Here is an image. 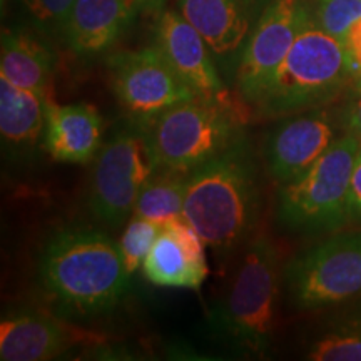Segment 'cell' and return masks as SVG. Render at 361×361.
<instances>
[{
  "label": "cell",
  "mask_w": 361,
  "mask_h": 361,
  "mask_svg": "<svg viewBox=\"0 0 361 361\" xmlns=\"http://www.w3.org/2000/svg\"><path fill=\"white\" fill-rule=\"evenodd\" d=\"M39 283L59 310L94 318L114 310L129 286L119 243L92 228H67L45 243Z\"/></svg>",
  "instance_id": "obj_1"
},
{
  "label": "cell",
  "mask_w": 361,
  "mask_h": 361,
  "mask_svg": "<svg viewBox=\"0 0 361 361\" xmlns=\"http://www.w3.org/2000/svg\"><path fill=\"white\" fill-rule=\"evenodd\" d=\"M259 211L258 168L247 139L189 174L183 219L218 256L246 241Z\"/></svg>",
  "instance_id": "obj_2"
},
{
  "label": "cell",
  "mask_w": 361,
  "mask_h": 361,
  "mask_svg": "<svg viewBox=\"0 0 361 361\" xmlns=\"http://www.w3.org/2000/svg\"><path fill=\"white\" fill-rule=\"evenodd\" d=\"M353 82L345 45L306 20L261 101L259 116H290L328 106Z\"/></svg>",
  "instance_id": "obj_3"
},
{
  "label": "cell",
  "mask_w": 361,
  "mask_h": 361,
  "mask_svg": "<svg viewBox=\"0 0 361 361\" xmlns=\"http://www.w3.org/2000/svg\"><path fill=\"white\" fill-rule=\"evenodd\" d=\"M283 290L279 255L268 238L247 245L229 291L211 313V328L234 348L251 356L268 353Z\"/></svg>",
  "instance_id": "obj_4"
},
{
  "label": "cell",
  "mask_w": 361,
  "mask_h": 361,
  "mask_svg": "<svg viewBox=\"0 0 361 361\" xmlns=\"http://www.w3.org/2000/svg\"><path fill=\"white\" fill-rule=\"evenodd\" d=\"M360 147V135L345 130L310 169L281 184L276 218L286 231L314 236L348 224L351 174Z\"/></svg>",
  "instance_id": "obj_5"
},
{
  "label": "cell",
  "mask_w": 361,
  "mask_h": 361,
  "mask_svg": "<svg viewBox=\"0 0 361 361\" xmlns=\"http://www.w3.org/2000/svg\"><path fill=\"white\" fill-rule=\"evenodd\" d=\"M141 126L156 169L188 174L243 137L239 114L226 97L196 96Z\"/></svg>",
  "instance_id": "obj_6"
},
{
  "label": "cell",
  "mask_w": 361,
  "mask_h": 361,
  "mask_svg": "<svg viewBox=\"0 0 361 361\" xmlns=\"http://www.w3.org/2000/svg\"><path fill=\"white\" fill-rule=\"evenodd\" d=\"M283 291L296 310H322L361 296V229L335 234L283 268Z\"/></svg>",
  "instance_id": "obj_7"
},
{
  "label": "cell",
  "mask_w": 361,
  "mask_h": 361,
  "mask_svg": "<svg viewBox=\"0 0 361 361\" xmlns=\"http://www.w3.org/2000/svg\"><path fill=\"white\" fill-rule=\"evenodd\" d=\"M146 130L130 119L107 139L96 156L89 186V211L109 228L133 216L139 192L156 173Z\"/></svg>",
  "instance_id": "obj_8"
},
{
  "label": "cell",
  "mask_w": 361,
  "mask_h": 361,
  "mask_svg": "<svg viewBox=\"0 0 361 361\" xmlns=\"http://www.w3.org/2000/svg\"><path fill=\"white\" fill-rule=\"evenodd\" d=\"M311 16L310 0H269L239 56L234 84L256 106Z\"/></svg>",
  "instance_id": "obj_9"
},
{
  "label": "cell",
  "mask_w": 361,
  "mask_h": 361,
  "mask_svg": "<svg viewBox=\"0 0 361 361\" xmlns=\"http://www.w3.org/2000/svg\"><path fill=\"white\" fill-rule=\"evenodd\" d=\"M109 74L117 101L139 124H147L161 112L197 96L156 45L112 56Z\"/></svg>",
  "instance_id": "obj_10"
},
{
  "label": "cell",
  "mask_w": 361,
  "mask_h": 361,
  "mask_svg": "<svg viewBox=\"0 0 361 361\" xmlns=\"http://www.w3.org/2000/svg\"><path fill=\"white\" fill-rule=\"evenodd\" d=\"M340 121L326 106L284 116L264 142L263 156L271 178L286 184L310 169L345 133L338 128Z\"/></svg>",
  "instance_id": "obj_11"
},
{
  "label": "cell",
  "mask_w": 361,
  "mask_h": 361,
  "mask_svg": "<svg viewBox=\"0 0 361 361\" xmlns=\"http://www.w3.org/2000/svg\"><path fill=\"white\" fill-rule=\"evenodd\" d=\"M269 0H176L180 16L200 32L226 72L239 56Z\"/></svg>",
  "instance_id": "obj_12"
},
{
  "label": "cell",
  "mask_w": 361,
  "mask_h": 361,
  "mask_svg": "<svg viewBox=\"0 0 361 361\" xmlns=\"http://www.w3.org/2000/svg\"><path fill=\"white\" fill-rule=\"evenodd\" d=\"M156 47L176 74L200 97H226L224 82L214 64L204 37L180 16L179 11H162L156 22Z\"/></svg>",
  "instance_id": "obj_13"
},
{
  "label": "cell",
  "mask_w": 361,
  "mask_h": 361,
  "mask_svg": "<svg viewBox=\"0 0 361 361\" xmlns=\"http://www.w3.org/2000/svg\"><path fill=\"white\" fill-rule=\"evenodd\" d=\"M204 241L183 218L162 224L142 263L144 276L159 288L200 290L207 276Z\"/></svg>",
  "instance_id": "obj_14"
},
{
  "label": "cell",
  "mask_w": 361,
  "mask_h": 361,
  "mask_svg": "<svg viewBox=\"0 0 361 361\" xmlns=\"http://www.w3.org/2000/svg\"><path fill=\"white\" fill-rule=\"evenodd\" d=\"M44 149L52 159L85 164L96 159L102 147V119L90 104L45 101Z\"/></svg>",
  "instance_id": "obj_15"
},
{
  "label": "cell",
  "mask_w": 361,
  "mask_h": 361,
  "mask_svg": "<svg viewBox=\"0 0 361 361\" xmlns=\"http://www.w3.org/2000/svg\"><path fill=\"white\" fill-rule=\"evenodd\" d=\"M74 333L54 316L34 310L8 313L0 323V360L45 361L64 355Z\"/></svg>",
  "instance_id": "obj_16"
},
{
  "label": "cell",
  "mask_w": 361,
  "mask_h": 361,
  "mask_svg": "<svg viewBox=\"0 0 361 361\" xmlns=\"http://www.w3.org/2000/svg\"><path fill=\"white\" fill-rule=\"evenodd\" d=\"M130 20L123 0H75L64 39L78 56H96L114 44Z\"/></svg>",
  "instance_id": "obj_17"
},
{
  "label": "cell",
  "mask_w": 361,
  "mask_h": 361,
  "mask_svg": "<svg viewBox=\"0 0 361 361\" xmlns=\"http://www.w3.org/2000/svg\"><path fill=\"white\" fill-rule=\"evenodd\" d=\"M0 75L22 89L52 99L54 56L34 35L4 30L0 45Z\"/></svg>",
  "instance_id": "obj_18"
},
{
  "label": "cell",
  "mask_w": 361,
  "mask_h": 361,
  "mask_svg": "<svg viewBox=\"0 0 361 361\" xmlns=\"http://www.w3.org/2000/svg\"><path fill=\"white\" fill-rule=\"evenodd\" d=\"M45 130V99L0 75V135L13 154L34 151Z\"/></svg>",
  "instance_id": "obj_19"
},
{
  "label": "cell",
  "mask_w": 361,
  "mask_h": 361,
  "mask_svg": "<svg viewBox=\"0 0 361 361\" xmlns=\"http://www.w3.org/2000/svg\"><path fill=\"white\" fill-rule=\"evenodd\" d=\"M189 174L178 171L157 169L144 184L135 201L133 216L166 224L183 218Z\"/></svg>",
  "instance_id": "obj_20"
},
{
  "label": "cell",
  "mask_w": 361,
  "mask_h": 361,
  "mask_svg": "<svg viewBox=\"0 0 361 361\" xmlns=\"http://www.w3.org/2000/svg\"><path fill=\"white\" fill-rule=\"evenodd\" d=\"M313 361H361V314L331 323L306 351Z\"/></svg>",
  "instance_id": "obj_21"
},
{
  "label": "cell",
  "mask_w": 361,
  "mask_h": 361,
  "mask_svg": "<svg viewBox=\"0 0 361 361\" xmlns=\"http://www.w3.org/2000/svg\"><path fill=\"white\" fill-rule=\"evenodd\" d=\"M161 224L149 221L139 216H130V221L126 228L119 241L121 255H123V263L126 273L133 278L139 266L144 263L147 252L151 251L152 245L156 243L161 233Z\"/></svg>",
  "instance_id": "obj_22"
},
{
  "label": "cell",
  "mask_w": 361,
  "mask_h": 361,
  "mask_svg": "<svg viewBox=\"0 0 361 361\" xmlns=\"http://www.w3.org/2000/svg\"><path fill=\"white\" fill-rule=\"evenodd\" d=\"M310 6L316 24L341 42L361 19V0H310Z\"/></svg>",
  "instance_id": "obj_23"
},
{
  "label": "cell",
  "mask_w": 361,
  "mask_h": 361,
  "mask_svg": "<svg viewBox=\"0 0 361 361\" xmlns=\"http://www.w3.org/2000/svg\"><path fill=\"white\" fill-rule=\"evenodd\" d=\"M35 25L45 32H61L69 19L75 0H20Z\"/></svg>",
  "instance_id": "obj_24"
},
{
  "label": "cell",
  "mask_w": 361,
  "mask_h": 361,
  "mask_svg": "<svg viewBox=\"0 0 361 361\" xmlns=\"http://www.w3.org/2000/svg\"><path fill=\"white\" fill-rule=\"evenodd\" d=\"M345 130L358 134L361 137V80H355L350 85V96L341 111Z\"/></svg>",
  "instance_id": "obj_25"
},
{
  "label": "cell",
  "mask_w": 361,
  "mask_h": 361,
  "mask_svg": "<svg viewBox=\"0 0 361 361\" xmlns=\"http://www.w3.org/2000/svg\"><path fill=\"white\" fill-rule=\"evenodd\" d=\"M348 223L361 228V147L356 157L353 174H351L348 194Z\"/></svg>",
  "instance_id": "obj_26"
},
{
  "label": "cell",
  "mask_w": 361,
  "mask_h": 361,
  "mask_svg": "<svg viewBox=\"0 0 361 361\" xmlns=\"http://www.w3.org/2000/svg\"><path fill=\"white\" fill-rule=\"evenodd\" d=\"M346 54H348L350 69L355 80H361V19L351 27L346 39L343 40Z\"/></svg>",
  "instance_id": "obj_27"
},
{
  "label": "cell",
  "mask_w": 361,
  "mask_h": 361,
  "mask_svg": "<svg viewBox=\"0 0 361 361\" xmlns=\"http://www.w3.org/2000/svg\"><path fill=\"white\" fill-rule=\"evenodd\" d=\"M166 0H123L124 7L128 8L130 19H134L137 13L159 11Z\"/></svg>",
  "instance_id": "obj_28"
}]
</instances>
